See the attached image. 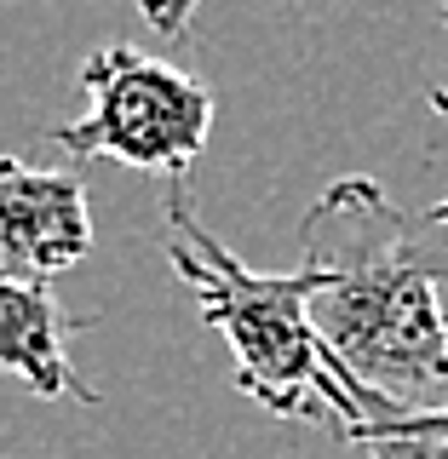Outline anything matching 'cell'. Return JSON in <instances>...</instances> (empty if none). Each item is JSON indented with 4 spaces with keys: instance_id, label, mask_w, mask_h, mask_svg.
Instances as JSON below:
<instances>
[{
    "instance_id": "cell-7",
    "label": "cell",
    "mask_w": 448,
    "mask_h": 459,
    "mask_svg": "<svg viewBox=\"0 0 448 459\" xmlns=\"http://www.w3.org/2000/svg\"><path fill=\"white\" fill-rule=\"evenodd\" d=\"M196 6H201V0H138L144 23H150L155 35H167V40H179L184 29H190V18H196Z\"/></svg>"
},
{
    "instance_id": "cell-8",
    "label": "cell",
    "mask_w": 448,
    "mask_h": 459,
    "mask_svg": "<svg viewBox=\"0 0 448 459\" xmlns=\"http://www.w3.org/2000/svg\"><path fill=\"white\" fill-rule=\"evenodd\" d=\"M443 23H448V6H443ZM431 109H437V115H448V92H431Z\"/></svg>"
},
{
    "instance_id": "cell-1",
    "label": "cell",
    "mask_w": 448,
    "mask_h": 459,
    "mask_svg": "<svg viewBox=\"0 0 448 459\" xmlns=\"http://www.w3.org/2000/svg\"><path fill=\"white\" fill-rule=\"evenodd\" d=\"M311 327L334 362L402 408H448V201L391 207L373 178H334L299 224Z\"/></svg>"
},
{
    "instance_id": "cell-3",
    "label": "cell",
    "mask_w": 448,
    "mask_h": 459,
    "mask_svg": "<svg viewBox=\"0 0 448 459\" xmlns=\"http://www.w3.org/2000/svg\"><path fill=\"white\" fill-rule=\"evenodd\" d=\"M81 92H86V115L47 133L75 161L104 155V161L162 172L167 184H184V172L207 150L213 92L167 57L110 40L81 64Z\"/></svg>"
},
{
    "instance_id": "cell-2",
    "label": "cell",
    "mask_w": 448,
    "mask_h": 459,
    "mask_svg": "<svg viewBox=\"0 0 448 459\" xmlns=\"http://www.w3.org/2000/svg\"><path fill=\"white\" fill-rule=\"evenodd\" d=\"M167 264L196 293L201 322L236 356V391L277 420H328L345 442L402 413V402L373 396L334 362L311 327V270H253L201 230L184 184H167Z\"/></svg>"
},
{
    "instance_id": "cell-6",
    "label": "cell",
    "mask_w": 448,
    "mask_h": 459,
    "mask_svg": "<svg viewBox=\"0 0 448 459\" xmlns=\"http://www.w3.org/2000/svg\"><path fill=\"white\" fill-rule=\"evenodd\" d=\"M368 459H448V408H402L356 437Z\"/></svg>"
},
{
    "instance_id": "cell-5",
    "label": "cell",
    "mask_w": 448,
    "mask_h": 459,
    "mask_svg": "<svg viewBox=\"0 0 448 459\" xmlns=\"http://www.w3.org/2000/svg\"><path fill=\"white\" fill-rule=\"evenodd\" d=\"M69 327H86L64 310L52 281L0 270V373L23 379L35 396H69L92 408L98 391L69 362Z\"/></svg>"
},
{
    "instance_id": "cell-4",
    "label": "cell",
    "mask_w": 448,
    "mask_h": 459,
    "mask_svg": "<svg viewBox=\"0 0 448 459\" xmlns=\"http://www.w3.org/2000/svg\"><path fill=\"white\" fill-rule=\"evenodd\" d=\"M92 253L86 184L64 167L0 155V270L52 281Z\"/></svg>"
}]
</instances>
